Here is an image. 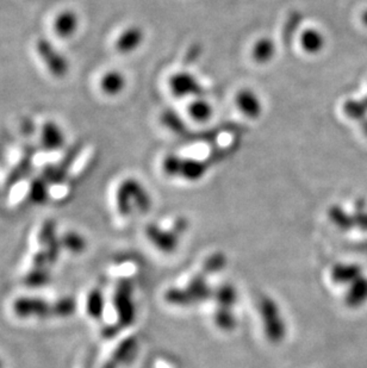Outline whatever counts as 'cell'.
<instances>
[{"mask_svg": "<svg viewBox=\"0 0 367 368\" xmlns=\"http://www.w3.org/2000/svg\"><path fill=\"white\" fill-rule=\"evenodd\" d=\"M62 243L71 252H83L86 247V241L83 240V237L79 234L73 233V231L66 234L62 237Z\"/></svg>", "mask_w": 367, "mask_h": 368, "instance_id": "cell-24", "label": "cell"}, {"mask_svg": "<svg viewBox=\"0 0 367 368\" xmlns=\"http://www.w3.org/2000/svg\"><path fill=\"white\" fill-rule=\"evenodd\" d=\"M254 321L262 341L271 347L285 343L290 334V323L283 305L274 296L262 292L254 298Z\"/></svg>", "mask_w": 367, "mask_h": 368, "instance_id": "cell-3", "label": "cell"}, {"mask_svg": "<svg viewBox=\"0 0 367 368\" xmlns=\"http://www.w3.org/2000/svg\"><path fill=\"white\" fill-rule=\"evenodd\" d=\"M190 115L193 120H199V122H205L212 116V108L208 102H197L192 103L190 106Z\"/></svg>", "mask_w": 367, "mask_h": 368, "instance_id": "cell-23", "label": "cell"}, {"mask_svg": "<svg viewBox=\"0 0 367 368\" xmlns=\"http://www.w3.org/2000/svg\"><path fill=\"white\" fill-rule=\"evenodd\" d=\"M31 167H33L31 156L30 155H27L13 167L11 173L8 174V179H6V186L11 188L13 185L17 184L18 181L22 180L23 178L27 177L28 174L30 173Z\"/></svg>", "mask_w": 367, "mask_h": 368, "instance_id": "cell-21", "label": "cell"}, {"mask_svg": "<svg viewBox=\"0 0 367 368\" xmlns=\"http://www.w3.org/2000/svg\"><path fill=\"white\" fill-rule=\"evenodd\" d=\"M239 306L238 286L231 280L221 278L201 309L214 330L220 334H233L239 328Z\"/></svg>", "mask_w": 367, "mask_h": 368, "instance_id": "cell-2", "label": "cell"}, {"mask_svg": "<svg viewBox=\"0 0 367 368\" xmlns=\"http://www.w3.org/2000/svg\"><path fill=\"white\" fill-rule=\"evenodd\" d=\"M236 105L245 116L257 118L262 113V103L253 91L241 90L236 96Z\"/></svg>", "mask_w": 367, "mask_h": 368, "instance_id": "cell-13", "label": "cell"}, {"mask_svg": "<svg viewBox=\"0 0 367 368\" xmlns=\"http://www.w3.org/2000/svg\"><path fill=\"white\" fill-rule=\"evenodd\" d=\"M327 285L334 289L344 306L359 309L367 301V277L363 268L352 263H335L327 268Z\"/></svg>", "mask_w": 367, "mask_h": 368, "instance_id": "cell-4", "label": "cell"}, {"mask_svg": "<svg viewBox=\"0 0 367 368\" xmlns=\"http://www.w3.org/2000/svg\"><path fill=\"white\" fill-rule=\"evenodd\" d=\"M186 217H173L151 223L144 229V238L160 255H172L178 252L189 233Z\"/></svg>", "mask_w": 367, "mask_h": 368, "instance_id": "cell-5", "label": "cell"}, {"mask_svg": "<svg viewBox=\"0 0 367 368\" xmlns=\"http://www.w3.org/2000/svg\"><path fill=\"white\" fill-rule=\"evenodd\" d=\"M43 178H36L30 184L29 188V200L35 204L45 203L48 197V186Z\"/></svg>", "mask_w": 367, "mask_h": 368, "instance_id": "cell-22", "label": "cell"}, {"mask_svg": "<svg viewBox=\"0 0 367 368\" xmlns=\"http://www.w3.org/2000/svg\"><path fill=\"white\" fill-rule=\"evenodd\" d=\"M16 315L22 318H47V317H69L76 310V303L71 298H64L49 303L40 298H19L15 303Z\"/></svg>", "mask_w": 367, "mask_h": 368, "instance_id": "cell-7", "label": "cell"}, {"mask_svg": "<svg viewBox=\"0 0 367 368\" xmlns=\"http://www.w3.org/2000/svg\"><path fill=\"white\" fill-rule=\"evenodd\" d=\"M151 368H182V364L170 354H161L153 361Z\"/></svg>", "mask_w": 367, "mask_h": 368, "instance_id": "cell-25", "label": "cell"}, {"mask_svg": "<svg viewBox=\"0 0 367 368\" xmlns=\"http://www.w3.org/2000/svg\"><path fill=\"white\" fill-rule=\"evenodd\" d=\"M0 368H1V362H0Z\"/></svg>", "mask_w": 367, "mask_h": 368, "instance_id": "cell-27", "label": "cell"}, {"mask_svg": "<svg viewBox=\"0 0 367 368\" xmlns=\"http://www.w3.org/2000/svg\"><path fill=\"white\" fill-rule=\"evenodd\" d=\"M227 266L228 258L223 252L206 253L178 278L165 286L161 293L163 305L177 311L202 308Z\"/></svg>", "mask_w": 367, "mask_h": 368, "instance_id": "cell-1", "label": "cell"}, {"mask_svg": "<svg viewBox=\"0 0 367 368\" xmlns=\"http://www.w3.org/2000/svg\"><path fill=\"white\" fill-rule=\"evenodd\" d=\"M252 54H253L254 60L260 62V64H266V62L272 60V57H274L276 45L269 38H260L254 45Z\"/></svg>", "mask_w": 367, "mask_h": 368, "instance_id": "cell-19", "label": "cell"}, {"mask_svg": "<svg viewBox=\"0 0 367 368\" xmlns=\"http://www.w3.org/2000/svg\"><path fill=\"white\" fill-rule=\"evenodd\" d=\"M124 76L122 74L121 71H106L105 74L100 79V88L106 96H118L122 91L125 88Z\"/></svg>", "mask_w": 367, "mask_h": 368, "instance_id": "cell-17", "label": "cell"}, {"mask_svg": "<svg viewBox=\"0 0 367 368\" xmlns=\"http://www.w3.org/2000/svg\"><path fill=\"white\" fill-rule=\"evenodd\" d=\"M139 350V341L134 338H124L123 341L115 348L110 357L106 361L103 368H122L123 366L133 361Z\"/></svg>", "mask_w": 367, "mask_h": 368, "instance_id": "cell-11", "label": "cell"}, {"mask_svg": "<svg viewBox=\"0 0 367 368\" xmlns=\"http://www.w3.org/2000/svg\"><path fill=\"white\" fill-rule=\"evenodd\" d=\"M64 144V135L60 127L48 120L42 127V146L46 151H54L61 149Z\"/></svg>", "mask_w": 367, "mask_h": 368, "instance_id": "cell-14", "label": "cell"}, {"mask_svg": "<svg viewBox=\"0 0 367 368\" xmlns=\"http://www.w3.org/2000/svg\"><path fill=\"white\" fill-rule=\"evenodd\" d=\"M78 24H79V18L74 12H61L54 22V30L59 38H69L76 34Z\"/></svg>", "mask_w": 367, "mask_h": 368, "instance_id": "cell-15", "label": "cell"}, {"mask_svg": "<svg viewBox=\"0 0 367 368\" xmlns=\"http://www.w3.org/2000/svg\"><path fill=\"white\" fill-rule=\"evenodd\" d=\"M36 49L41 60L45 62L48 71L57 79H64L69 74V61L46 38H38Z\"/></svg>", "mask_w": 367, "mask_h": 368, "instance_id": "cell-9", "label": "cell"}, {"mask_svg": "<svg viewBox=\"0 0 367 368\" xmlns=\"http://www.w3.org/2000/svg\"><path fill=\"white\" fill-rule=\"evenodd\" d=\"M361 22L363 23V25L367 28V10L363 11V16H361Z\"/></svg>", "mask_w": 367, "mask_h": 368, "instance_id": "cell-26", "label": "cell"}, {"mask_svg": "<svg viewBox=\"0 0 367 368\" xmlns=\"http://www.w3.org/2000/svg\"><path fill=\"white\" fill-rule=\"evenodd\" d=\"M116 211L121 217L144 214L152 207L149 192L135 179H125L116 192Z\"/></svg>", "mask_w": 367, "mask_h": 368, "instance_id": "cell-6", "label": "cell"}, {"mask_svg": "<svg viewBox=\"0 0 367 368\" xmlns=\"http://www.w3.org/2000/svg\"><path fill=\"white\" fill-rule=\"evenodd\" d=\"M83 143H76L69 148V151L61 159L57 166H47L43 169L42 178L50 184H61L69 176V169L74 165L76 159L83 151Z\"/></svg>", "mask_w": 367, "mask_h": 368, "instance_id": "cell-10", "label": "cell"}, {"mask_svg": "<svg viewBox=\"0 0 367 368\" xmlns=\"http://www.w3.org/2000/svg\"><path fill=\"white\" fill-rule=\"evenodd\" d=\"M112 308L116 315V327L129 328L136 317L134 285L130 280H120L114 291Z\"/></svg>", "mask_w": 367, "mask_h": 368, "instance_id": "cell-8", "label": "cell"}, {"mask_svg": "<svg viewBox=\"0 0 367 368\" xmlns=\"http://www.w3.org/2000/svg\"><path fill=\"white\" fill-rule=\"evenodd\" d=\"M170 88L173 91L175 96H189L198 88V83L189 73H178L173 76L170 81Z\"/></svg>", "mask_w": 367, "mask_h": 368, "instance_id": "cell-18", "label": "cell"}, {"mask_svg": "<svg viewBox=\"0 0 367 368\" xmlns=\"http://www.w3.org/2000/svg\"><path fill=\"white\" fill-rule=\"evenodd\" d=\"M299 41H301L302 49L308 54L321 53L325 48V45H326L325 35L315 28H310V29L304 31Z\"/></svg>", "mask_w": 367, "mask_h": 368, "instance_id": "cell-16", "label": "cell"}, {"mask_svg": "<svg viewBox=\"0 0 367 368\" xmlns=\"http://www.w3.org/2000/svg\"><path fill=\"white\" fill-rule=\"evenodd\" d=\"M144 35L142 29L139 27H129L125 29L120 38L115 42V49L118 53L129 54L136 50L144 42Z\"/></svg>", "mask_w": 367, "mask_h": 368, "instance_id": "cell-12", "label": "cell"}, {"mask_svg": "<svg viewBox=\"0 0 367 368\" xmlns=\"http://www.w3.org/2000/svg\"><path fill=\"white\" fill-rule=\"evenodd\" d=\"M86 311L92 318H100L105 311V298L100 289H95L86 299Z\"/></svg>", "mask_w": 367, "mask_h": 368, "instance_id": "cell-20", "label": "cell"}]
</instances>
